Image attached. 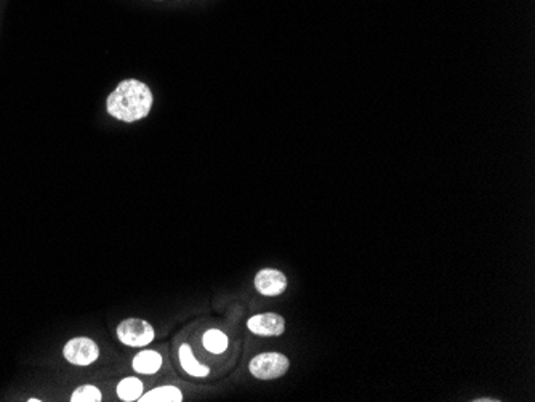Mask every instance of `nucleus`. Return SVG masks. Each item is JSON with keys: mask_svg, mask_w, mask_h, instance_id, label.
I'll return each mask as SVG.
<instances>
[{"mask_svg": "<svg viewBox=\"0 0 535 402\" xmlns=\"http://www.w3.org/2000/svg\"><path fill=\"white\" fill-rule=\"evenodd\" d=\"M143 394V383L135 377L124 378L122 382L117 384V396L119 399L125 402L138 401V398Z\"/></svg>", "mask_w": 535, "mask_h": 402, "instance_id": "obj_10", "label": "nucleus"}, {"mask_svg": "<svg viewBox=\"0 0 535 402\" xmlns=\"http://www.w3.org/2000/svg\"><path fill=\"white\" fill-rule=\"evenodd\" d=\"M202 343H204L207 351H210L214 354H221V353L226 351V348H228V337L224 335L221 330L210 329L204 334Z\"/></svg>", "mask_w": 535, "mask_h": 402, "instance_id": "obj_11", "label": "nucleus"}, {"mask_svg": "<svg viewBox=\"0 0 535 402\" xmlns=\"http://www.w3.org/2000/svg\"><path fill=\"white\" fill-rule=\"evenodd\" d=\"M178 356H180L181 367L186 370V373H189V375H193V377H207L209 375V372H210L209 367L199 364L198 361H195V356H194L193 349H191V346H189V344H181Z\"/></svg>", "mask_w": 535, "mask_h": 402, "instance_id": "obj_8", "label": "nucleus"}, {"mask_svg": "<svg viewBox=\"0 0 535 402\" xmlns=\"http://www.w3.org/2000/svg\"><path fill=\"white\" fill-rule=\"evenodd\" d=\"M117 337L127 346L143 348L154 340V329L143 319H125L117 327Z\"/></svg>", "mask_w": 535, "mask_h": 402, "instance_id": "obj_3", "label": "nucleus"}, {"mask_svg": "<svg viewBox=\"0 0 535 402\" xmlns=\"http://www.w3.org/2000/svg\"><path fill=\"white\" fill-rule=\"evenodd\" d=\"M27 401H30V402H37V401H40V399H36V398H32V399H27Z\"/></svg>", "mask_w": 535, "mask_h": 402, "instance_id": "obj_14", "label": "nucleus"}, {"mask_svg": "<svg viewBox=\"0 0 535 402\" xmlns=\"http://www.w3.org/2000/svg\"><path fill=\"white\" fill-rule=\"evenodd\" d=\"M131 365H134V370L138 373L153 375V373H156L160 367H162V356L157 351L146 349V351H141L135 356L134 364Z\"/></svg>", "mask_w": 535, "mask_h": 402, "instance_id": "obj_7", "label": "nucleus"}, {"mask_svg": "<svg viewBox=\"0 0 535 402\" xmlns=\"http://www.w3.org/2000/svg\"><path fill=\"white\" fill-rule=\"evenodd\" d=\"M476 402H498L500 399H486V398H482V399H475Z\"/></svg>", "mask_w": 535, "mask_h": 402, "instance_id": "obj_13", "label": "nucleus"}, {"mask_svg": "<svg viewBox=\"0 0 535 402\" xmlns=\"http://www.w3.org/2000/svg\"><path fill=\"white\" fill-rule=\"evenodd\" d=\"M108 112L124 122H135L146 117L153 108V93L146 84L127 79L109 95Z\"/></svg>", "mask_w": 535, "mask_h": 402, "instance_id": "obj_1", "label": "nucleus"}, {"mask_svg": "<svg viewBox=\"0 0 535 402\" xmlns=\"http://www.w3.org/2000/svg\"><path fill=\"white\" fill-rule=\"evenodd\" d=\"M138 401H141V402H181L183 394L176 387H170V384H167V387H160V388L153 389V391H149L146 394H141L140 398H138Z\"/></svg>", "mask_w": 535, "mask_h": 402, "instance_id": "obj_9", "label": "nucleus"}, {"mask_svg": "<svg viewBox=\"0 0 535 402\" xmlns=\"http://www.w3.org/2000/svg\"><path fill=\"white\" fill-rule=\"evenodd\" d=\"M289 359L281 353H263L250 361V373L258 380H274L289 370Z\"/></svg>", "mask_w": 535, "mask_h": 402, "instance_id": "obj_2", "label": "nucleus"}, {"mask_svg": "<svg viewBox=\"0 0 535 402\" xmlns=\"http://www.w3.org/2000/svg\"><path fill=\"white\" fill-rule=\"evenodd\" d=\"M247 327L252 334L260 337H279L285 330V320L283 316L276 313H263L257 314L249 319Z\"/></svg>", "mask_w": 535, "mask_h": 402, "instance_id": "obj_5", "label": "nucleus"}, {"mask_svg": "<svg viewBox=\"0 0 535 402\" xmlns=\"http://www.w3.org/2000/svg\"><path fill=\"white\" fill-rule=\"evenodd\" d=\"M72 402H100L101 391L94 384H82L71 396Z\"/></svg>", "mask_w": 535, "mask_h": 402, "instance_id": "obj_12", "label": "nucleus"}, {"mask_svg": "<svg viewBox=\"0 0 535 402\" xmlns=\"http://www.w3.org/2000/svg\"><path fill=\"white\" fill-rule=\"evenodd\" d=\"M255 289L264 297L283 295L287 289V278L283 271L264 268L255 275Z\"/></svg>", "mask_w": 535, "mask_h": 402, "instance_id": "obj_6", "label": "nucleus"}, {"mask_svg": "<svg viewBox=\"0 0 535 402\" xmlns=\"http://www.w3.org/2000/svg\"><path fill=\"white\" fill-rule=\"evenodd\" d=\"M63 353H65V358L69 363L74 365H90L94 364L98 359V356H100V348H98V344L94 340H90V338L77 337L66 343Z\"/></svg>", "mask_w": 535, "mask_h": 402, "instance_id": "obj_4", "label": "nucleus"}]
</instances>
